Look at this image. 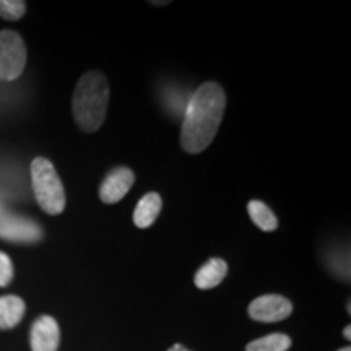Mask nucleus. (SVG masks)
<instances>
[{
    "instance_id": "nucleus-1",
    "label": "nucleus",
    "mask_w": 351,
    "mask_h": 351,
    "mask_svg": "<svg viewBox=\"0 0 351 351\" xmlns=\"http://www.w3.org/2000/svg\"><path fill=\"white\" fill-rule=\"evenodd\" d=\"M226 108V96L218 83L200 85L184 111L181 143L187 153H202L213 142Z\"/></svg>"
},
{
    "instance_id": "nucleus-2",
    "label": "nucleus",
    "mask_w": 351,
    "mask_h": 351,
    "mask_svg": "<svg viewBox=\"0 0 351 351\" xmlns=\"http://www.w3.org/2000/svg\"><path fill=\"white\" fill-rule=\"evenodd\" d=\"M109 83L101 72H88L80 78L72 101L77 124L85 132H96L108 112Z\"/></svg>"
},
{
    "instance_id": "nucleus-3",
    "label": "nucleus",
    "mask_w": 351,
    "mask_h": 351,
    "mask_svg": "<svg viewBox=\"0 0 351 351\" xmlns=\"http://www.w3.org/2000/svg\"><path fill=\"white\" fill-rule=\"evenodd\" d=\"M32 182L39 207L49 215H60L65 208V191L59 174L49 160L36 158L32 163Z\"/></svg>"
},
{
    "instance_id": "nucleus-4",
    "label": "nucleus",
    "mask_w": 351,
    "mask_h": 351,
    "mask_svg": "<svg viewBox=\"0 0 351 351\" xmlns=\"http://www.w3.org/2000/svg\"><path fill=\"white\" fill-rule=\"evenodd\" d=\"M26 65V47L19 33L0 32V80H16Z\"/></svg>"
},
{
    "instance_id": "nucleus-5",
    "label": "nucleus",
    "mask_w": 351,
    "mask_h": 351,
    "mask_svg": "<svg viewBox=\"0 0 351 351\" xmlns=\"http://www.w3.org/2000/svg\"><path fill=\"white\" fill-rule=\"evenodd\" d=\"M0 238L13 243H36L43 238V230L33 219L0 213Z\"/></svg>"
},
{
    "instance_id": "nucleus-6",
    "label": "nucleus",
    "mask_w": 351,
    "mask_h": 351,
    "mask_svg": "<svg viewBox=\"0 0 351 351\" xmlns=\"http://www.w3.org/2000/svg\"><path fill=\"white\" fill-rule=\"evenodd\" d=\"M291 313V301L280 295L261 296L249 304V315L257 322H280Z\"/></svg>"
},
{
    "instance_id": "nucleus-7",
    "label": "nucleus",
    "mask_w": 351,
    "mask_h": 351,
    "mask_svg": "<svg viewBox=\"0 0 351 351\" xmlns=\"http://www.w3.org/2000/svg\"><path fill=\"white\" fill-rule=\"evenodd\" d=\"M135 174L129 168H116L101 184L99 197L104 204H117L134 186Z\"/></svg>"
},
{
    "instance_id": "nucleus-8",
    "label": "nucleus",
    "mask_w": 351,
    "mask_h": 351,
    "mask_svg": "<svg viewBox=\"0 0 351 351\" xmlns=\"http://www.w3.org/2000/svg\"><path fill=\"white\" fill-rule=\"evenodd\" d=\"M29 343L33 351H57L60 343V330L56 319L49 315L39 317L32 327Z\"/></svg>"
},
{
    "instance_id": "nucleus-9",
    "label": "nucleus",
    "mask_w": 351,
    "mask_h": 351,
    "mask_svg": "<svg viewBox=\"0 0 351 351\" xmlns=\"http://www.w3.org/2000/svg\"><path fill=\"white\" fill-rule=\"evenodd\" d=\"M228 274V263L223 258H210L195 274V285L200 289L218 287Z\"/></svg>"
},
{
    "instance_id": "nucleus-10",
    "label": "nucleus",
    "mask_w": 351,
    "mask_h": 351,
    "mask_svg": "<svg viewBox=\"0 0 351 351\" xmlns=\"http://www.w3.org/2000/svg\"><path fill=\"white\" fill-rule=\"evenodd\" d=\"M161 207H163V200H161L160 194L150 192L138 202L134 212V223L137 228H150L160 215Z\"/></svg>"
},
{
    "instance_id": "nucleus-11",
    "label": "nucleus",
    "mask_w": 351,
    "mask_h": 351,
    "mask_svg": "<svg viewBox=\"0 0 351 351\" xmlns=\"http://www.w3.org/2000/svg\"><path fill=\"white\" fill-rule=\"evenodd\" d=\"M25 315V301L19 296L0 298V330L19 326Z\"/></svg>"
},
{
    "instance_id": "nucleus-12",
    "label": "nucleus",
    "mask_w": 351,
    "mask_h": 351,
    "mask_svg": "<svg viewBox=\"0 0 351 351\" xmlns=\"http://www.w3.org/2000/svg\"><path fill=\"white\" fill-rule=\"evenodd\" d=\"M247 212L252 221L256 223L262 231H267V232L275 231L276 226H278V219H276L275 213L261 200L249 202Z\"/></svg>"
},
{
    "instance_id": "nucleus-13",
    "label": "nucleus",
    "mask_w": 351,
    "mask_h": 351,
    "mask_svg": "<svg viewBox=\"0 0 351 351\" xmlns=\"http://www.w3.org/2000/svg\"><path fill=\"white\" fill-rule=\"evenodd\" d=\"M291 346V339L285 333H271L254 340L245 346V351H287Z\"/></svg>"
},
{
    "instance_id": "nucleus-14",
    "label": "nucleus",
    "mask_w": 351,
    "mask_h": 351,
    "mask_svg": "<svg viewBox=\"0 0 351 351\" xmlns=\"http://www.w3.org/2000/svg\"><path fill=\"white\" fill-rule=\"evenodd\" d=\"M26 3L21 0H0V16L5 20L15 21L25 15Z\"/></svg>"
},
{
    "instance_id": "nucleus-15",
    "label": "nucleus",
    "mask_w": 351,
    "mask_h": 351,
    "mask_svg": "<svg viewBox=\"0 0 351 351\" xmlns=\"http://www.w3.org/2000/svg\"><path fill=\"white\" fill-rule=\"evenodd\" d=\"M13 278V263L7 254L0 252V287L10 285Z\"/></svg>"
},
{
    "instance_id": "nucleus-16",
    "label": "nucleus",
    "mask_w": 351,
    "mask_h": 351,
    "mask_svg": "<svg viewBox=\"0 0 351 351\" xmlns=\"http://www.w3.org/2000/svg\"><path fill=\"white\" fill-rule=\"evenodd\" d=\"M168 351H191V350L184 348L182 345H173V346H171V348H169Z\"/></svg>"
},
{
    "instance_id": "nucleus-17",
    "label": "nucleus",
    "mask_w": 351,
    "mask_h": 351,
    "mask_svg": "<svg viewBox=\"0 0 351 351\" xmlns=\"http://www.w3.org/2000/svg\"><path fill=\"white\" fill-rule=\"evenodd\" d=\"M350 332H351V328H350V326H346V328H345V330H343V335H345V337H346V339H348V340L351 339V333H350Z\"/></svg>"
},
{
    "instance_id": "nucleus-18",
    "label": "nucleus",
    "mask_w": 351,
    "mask_h": 351,
    "mask_svg": "<svg viewBox=\"0 0 351 351\" xmlns=\"http://www.w3.org/2000/svg\"><path fill=\"white\" fill-rule=\"evenodd\" d=\"M339 351H351V348H350V346H345V348H341Z\"/></svg>"
},
{
    "instance_id": "nucleus-19",
    "label": "nucleus",
    "mask_w": 351,
    "mask_h": 351,
    "mask_svg": "<svg viewBox=\"0 0 351 351\" xmlns=\"http://www.w3.org/2000/svg\"><path fill=\"white\" fill-rule=\"evenodd\" d=\"M0 213H2V207H0Z\"/></svg>"
}]
</instances>
